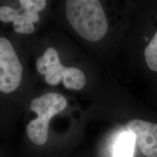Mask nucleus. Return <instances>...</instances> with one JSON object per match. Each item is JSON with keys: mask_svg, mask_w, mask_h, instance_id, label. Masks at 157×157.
Here are the masks:
<instances>
[{"mask_svg": "<svg viewBox=\"0 0 157 157\" xmlns=\"http://www.w3.org/2000/svg\"><path fill=\"white\" fill-rule=\"evenodd\" d=\"M135 137L129 132L119 134L113 147V157H132Z\"/></svg>", "mask_w": 157, "mask_h": 157, "instance_id": "0eeeda50", "label": "nucleus"}, {"mask_svg": "<svg viewBox=\"0 0 157 157\" xmlns=\"http://www.w3.org/2000/svg\"><path fill=\"white\" fill-rule=\"evenodd\" d=\"M37 71L44 75V80L50 85H57L63 81L66 89L80 90L86 84L83 71L75 67H65L60 63L57 50L49 48L36 60Z\"/></svg>", "mask_w": 157, "mask_h": 157, "instance_id": "7ed1b4c3", "label": "nucleus"}, {"mask_svg": "<svg viewBox=\"0 0 157 157\" xmlns=\"http://www.w3.org/2000/svg\"><path fill=\"white\" fill-rule=\"evenodd\" d=\"M23 68L11 42L0 38V90L4 93L14 92L19 87Z\"/></svg>", "mask_w": 157, "mask_h": 157, "instance_id": "39448f33", "label": "nucleus"}, {"mask_svg": "<svg viewBox=\"0 0 157 157\" xmlns=\"http://www.w3.org/2000/svg\"><path fill=\"white\" fill-rule=\"evenodd\" d=\"M144 55L148 68L157 71V32L146 47Z\"/></svg>", "mask_w": 157, "mask_h": 157, "instance_id": "6e6552de", "label": "nucleus"}, {"mask_svg": "<svg viewBox=\"0 0 157 157\" xmlns=\"http://www.w3.org/2000/svg\"><path fill=\"white\" fill-rule=\"evenodd\" d=\"M66 17L76 32L92 42L101 40L108 31V21L98 0H68Z\"/></svg>", "mask_w": 157, "mask_h": 157, "instance_id": "f257e3e1", "label": "nucleus"}, {"mask_svg": "<svg viewBox=\"0 0 157 157\" xmlns=\"http://www.w3.org/2000/svg\"><path fill=\"white\" fill-rule=\"evenodd\" d=\"M21 9L15 10L10 7H0V20L5 23L12 22L17 33L29 34L34 32V23L39 21L38 12L46 6L45 0H21Z\"/></svg>", "mask_w": 157, "mask_h": 157, "instance_id": "20e7f679", "label": "nucleus"}, {"mask_svg": "<svg viewBox=\"0 0 157 157\" xmlns=\"http://www.w3.org/2000/svg\"><path fill=\"white\" fill-rule=\"evenodd\" d=\"M67 106V101L63 96L56 93H49L36 98L30 103V109L38 115L26 127V134L33 143L42 146L47 142L50 119L61 112Z\"/></svg>", "mask_w": 157, "mask_h": 157, "instance_id": "f03ea898", "label": "nucleus"}, {"mask_svg": "<svg viewBox=\"0 0 157 157\" xmlns=\"http://www.w3.org/2000/svg\"><path fill=\"white\" fill-rule=\"evenodd\" d=\"M128 132L134 135L140 151L147 157H157V124L133 119L127 124Z\"/></svg>", "mask_w": 157, "mask_h": 157, "instance_id": "423d86ee", "label": "nucleus"}]
</instances>
